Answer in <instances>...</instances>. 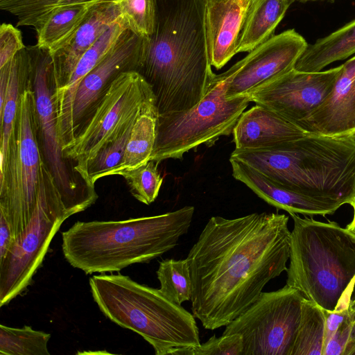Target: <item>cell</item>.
I'll return each mask as SVG.
<instances>
[{"label":"cell","mask_w":355,"mask_h":355,"mask_svg":"<svg viewBox=\"0 0 355 355\" xmlns=\"http://www.w3.org/2000/svg\"><path fill=\"white\" fill-rule=\"evenodd\" d=\"M252 0L207 1L205 26L211 66L223 67L236 54L243 25Z\"/></svg>","instance_id":"obj_20"},{"label":"cell","mask_w":355,"mask_h":355,"mask_svg":"<svg viewBox=\"0 0 355 355\" xmlns=\"http://www.w3.org/2000/svg\"><path fill=\"white\" fill-rule=\"evenodd\" d=\"M349 311L351 314L355 316V297L350 302Z\"/></svg>","instance_id":"obj_41"},{"label":"cell","mask_w":355,"mask_h":355,"mask_svg":"<svg viewBox=\"0 0 355 355\" xmlns=\"http://www.w3.org/2000/svg\"><path fill=\"white\" fill-rule=\"evenodd\" d=\"M243 340L239 334L211 336L196 347L182 348L173 355H242Z\"/></svg>","instance_id":"obj_34"},{"label":"cell","mask_w":355,"mask_h":355,"mask_svg":"<svg viewBox=\"0 0 355 355\" xmlns=\"http://www.w3.org/2000/svg\"><path fill=\"white\" fill-rule=\"evenodd\" d=\"M232 134L236 149H260L300 138L308 132L274 111L256 104L243 112Z\"/></svg>","instance_id":"obj_21"},{"label":"cell","mask_w":355,"mask_h":355,"mask_svg":"<svg viewBox=\"0 0 355 355\" xmlns=\"http://www.w3.org/2000/svg\"><path fill=\"white\" fill-rule=\"evenodd\" d=\"M350 205L353 209V217L352 221L346 226V228L355 234V196Z\"/></svg>","instance_id":"obj_40"},{"label":"cell","mask_w":355,"mask_h":355,"mask_svg":"<svg viewBox=\"0 0 355 355\" xmlns=\"http://www.w3.org/2000/svg\"><path fill=\"white\" fill-rule=\"evenodd\" d=\"M154 103L156 98L151 86L139 72L121 73L72 144L63 150V155L71 162L74 172L85 182L88 162L103 147L133 125L138 116Z\"/></svg>","instance_id":"obj_10"},{"label":"cell","mask_w":355,"mask_h":355,"mask_svg":"<svg viewBox=\"0 0 355 355\" xmlns=\"http://www.w3.org/2000/svg\"><path fill=\"white\" fill-rule=\"evenodd\" d=\"M289 214L293 228L286 285L324 311L349 309L355 286V234L334 221Z\"/></svg>","instance_id":"obj_5"},{"label":"cell","mask_w":355,"mask_h":355,"mask_svg":"<svg viewBox=\"0 0 355 355\" xmlns=\"http://www.w3.org/2000/svg\"><path fill=\"white\" fill-rule=\"evenodd\" d=\"M15 241L16 237L10 224L0 216V258L6 254Z\"/></svg>","instance_id":"obj_38"},{"label":"cell","mask_w":355,"mask_h":355,"mask_svg":"<svg viewBox=\"0 0 355 355\" xmlns=\"http://www.w3.org/2000/svg\"><path fill=\"white\" fill-rule=\"evenodd\" d=\"M128 26L121 17L110 25L81 56L67 85L53 92L58 129L62 150L74 140L72 125L77 89L87 73L105 56Z\"/></svg>","instance_id":"obj_19"},{"label":"cell","mask_w":355,"mask_h":355,"mask_svg":"<svg viewBox=\"0 0 355 355\" xmlns=\"http://www.w3.org/2000/svg\"><path fill=\"white\" fill-rule=\"evenodd\" d=\"M51 334L29 326L15 328L0 325V354L50 355L47 344Z\"/></svg>","instance_id":"obj_28"},{"label":"cell","mask_w":355,"mask_h":355,"mask_svg":"<svg viewBox=\"0 0 355 355\" xmlns=\"http://www.w3.org/2000/svg\"><path fill=\"white\" fill-rule=\"evenodd\" d=\"M94 301L119 326L139 334L156 355H173L200 344L195 317L166 298L159 289L121 275H97L89 279Z\"/></svg>","instance_id":"obj_6"},{"label":"cell","mask_w":355,"mask_h":355,"mask_svg":"<svg viewBox=\"0 0 355 355\" xmlns=\"http://www.w3.org/2000/svg\"><path fill=\"white\" fill-rule=\"evenodd\" d=\"M297 125L308 133L335 137L355 134V56L343 64L324 103Z\"/></svg>","instance_id":"obj_16"},{"label":"cell","mask_w":355,"mask_h":355,"mask_svg":"<svg viewBox=\"0 0 355 355\" xmlns=\"http://www.w3.org/2000/svg\"><path fill=\"white\" fill-rule=\"evenodd\" d=\"M146 38L126 28L105 56L83 79L77 89L73 107L74 139L112 82L123 72L138 71Z\"/></svg>","instance_id":"obj_15"},{"label":"cell","mask_w":355,"mask_h":355,"mask_svg":"<svg viewBox=\"0 0 355 355\" xmlns=\"http://www.w3.org/2000/svg\"><path fill=\"white\" fill-rule=\"evenodd\" d=\"M352 322L353 318L350 313L349 316L324 346L322 355H343L349 338Z\"/></svg>","instance_id":"obj_36"},{"label":"cell","mask_w":355,"mask_h":355,"mask_svg":"<svg viewBox=\"0 0 355 355\" xmlns=\"http://www.w3.org/2000/svg\"><path fill=\"white\" fill-rule=\"evenodd\" d=\"M325 315L324 346L328 343L335 332L349 316V308L333 311H324Z\"/></svg>","instance_id":"obj_37"},{"label":"cell","mask_w":355,"mask_h":355,"mask_svg":"<svg viewBox=\"0 0 355 355\" xmlns=\"http://www.w3.org/2000/svg\"><path fill=\"white\" fill-rule=\"evenodd\" d=\"M43 162L31 80L20 94L8 153L0 163V216L16 239L33 218Z\"/></svg>","instance_id":"obj_8"},{"label":"cell","mask_w":355,"mask_h":355,"mask_svg":"<svg viewBox=\"0 0 355 355\" xmlns=\"http://www.w3.org/2000/svg\"><path fill=\"white\" fill-rule=\"evenodd\" d=\"M324 324V310L304 297L300 322L291 355H322Z\"/></svg>","instance_id":"obj_27"},{"label":"cell","mask_w":355,"mask_h":355,"mask_svg":"<svg viewBox=\"0 0 355 355\" xmlns=\"http://www.w3.org/2000/svg\"><path fill=\"white\" fill-rule=\"evenodd\" d=\"M139 72L151 86L159 115L190 109L204 97L211 70L205 26L207 0H155Z\"/></svg>","instance_id":"obj_2"},{"label":"cell","mask_w":355,"mask_h":355,"mask_svg":"<svg viewBox=\"0 0 355 355\" xmlns=\"http://www.w3.org/2000/svg\"><path fill=\"white\" fill-rule=\"evenodd\" d=\"M288 222L284 214L266 212L210 218L187 257L192 313L205 329L227 326L287 270Z\"/></svg>","instance_id":"obj_1"},{"label":"cell","mask_w":355,"mask_h":355,"mask_svg":"<svg viewBox=\"0 0 355 355\" xmlns=\"http://www.w3.org/2000/svg\"><path fill=\"white\" fill-rule=\"evenodd\" d=\"M156 273L159 290L166 298L178 305L191 301L192 283L187 259H164L159 262Z\"/></svg>","instance_id":"obj_29"},{"label":"cell","mask_w":355,"mask_h":355,"mask_svg":"<svg viewBox=\"0 0 355 355\" xmlns=\"http://www.w3.org/2000/svg\"><path fill=\"white\" fill-rule=\"evenodd\" d=\"M121 17L128 28L136 34L148 37L151 35L156 24L155 0H115Z\"/></svg>","instance_id":"obj_33"},{"label":"cell","mask_w":355,"mask_h":355,"mask_svg":"<svg viewBox=\"0 0 355 355\" xmlns=\"http://www.w3.org/2000/svg\"><path fill=\"white\" fill-rule=\"evenodd\" d=\"M109 0H0V8L17 18V26H33L56 7L83 2Z\"/></svg>","instance_id":"obj_32"},{"label":"cell","mask_w":355,"mask_h":355,"mask_svg":"<svg viewBox=\"0 0 355 355\" xmlns=\"http://www.w3.org/2000/svg\"><path fill=\"white\" fill-rule=\"evenodd\" d=\"M158 118L156 103L150 105L138 116L123 159L110 175H119L122 171L135 168L150 160L157 137Z\"/></svg>","instance_id":"obj_26"},{"label":"cell","mask_w":355,"mask_h":355,"mask_svg":"<svg viewBox=\"0 0 355 355\" xmlns=\"http://www.w3.org/2000/svg\"><path fill=\"white\" fill-rule=\"evenodd\" d=\"M207 1H214V0H207Z\"/></svg>","instance_id":"obj_44"},{"label":"cell","mask_w":355,"mask_h":355,"mask_svg":"<svg viewBox=\"0 0 355 355\" xmlns=\"http://www.w3.org/2000/svg\"><path fill=\"white\" fill-rule=\"evenodd\" d=\"M295 1H302V2H306V1H318V0H295Z\"/></svg>","instance_id":"obj_42"},{"label":"cell","mask_w":355,"mask_h":355,"mask_svg":"<svg viewBox=\"0 0 355 355\" xmlns=\"http://www.w3.org/2000/svg\"><path fill=\"white\" fill-rule=\"evenodd\" d=\"M21 31L10 24L0 26V68L25 49Z\"/></svg>","instance_id":"obj_35"},{"label":"cell","mask_w":355,"mask_h":355,"mask_svg":"<svg viewBox=\"0 0 355 355\" xmlns=\"http://www.w3.org/2000/svg\"><path fill=\"white\" fill-rule=\"evenodd\" d=\"M26 49L32 64L38 139L43 159L67 205L77 214L92 205L98 196L95 189L79 183L77 176L80 177L69 168V161L63 155L53 100L55 77L51 53L37 44Z\"/></svg>","instance_id":"obj_11"},{"label":"cell","mask_w":355,"mask_h":355,"mask_svg":"<svg viewBox=\"0 0 355 355\" xmlns=\"http://www.w3.org/2000/svg\"><path fill=\"white\" fill-rule=\"evenodd\" d=\"M355 53V19L307 46L298 58L295 69L318 72L329 64Z\"/></svg>","instance_id":"obj_24"},{"label":"cell","mask_w":355,"mask_h":355,"mask_svg":"<svg viewBox=\"0 0 355 355\" xmlns=\"http://www.w3.org/2000/svg\"><path fill=\"white\" fill-rule=\"evenodd\" d=\"M352 329L343 355H355V316L352 315Z\"/></svg>","instance_id":"obj_39"},{"label":"cell","mask_w":355,"mask_h":355,"mask_svg":"<svg viewBox=\"0 0 355 355\" xmlns=\"http://www.w3.org/2000/svg\"><path fill=\"white\" fill-rule=\"evenodd\" d=\"M9 81L3 107L0 109L1 161L6 158L18 110L20 94L32 80V64L26 47L7 62Z\"/></svg>","instance_id":"obj_25"},{"label":"cell","mask_w":355,"mask_h":355,"mask_svg":"<svg viewBox=\"0 0 355 355\" xmlns=\"http://www.w3.org/2000/svg\"><path fill=\"white\" fill-rule=\"evenodd\" d=\"M194 207L123 220L76 222L62 232L64 259L86 275L119 272L171 250L187 233Z\"/></svg>","instance_id":"obj_3"},{"label":"cell","mask_w":355,"mask_h":355,"mask_svg":"<svg viewBox=\"0 0 355 355\" xmlns=\"http://www.w3.org/2000/svg\"><path fill=\"white\" fill-rule=\"evenodd\" d=\"M73 214L44 162L33 218L6 254L0 258L1 306L21 295L33 283L53 236L62 223Z\"/></svg>","instance_id":"obj_9"},{"label":"cell","mask_w":355,"mask_h":355,"mask_svg":"<svg viewBox=\"0 0 355 355\" xmlns=\"http://www.w3.org/2000/svg\"><path fill=\"white\" fill-rule=\"evenodd\" d=\"M230 157L297 193L352 202L355 196V139L314 133L260 149H236Z\"/></svg>","instance_id":"obj_4"},{"label":"cell","mask_w":355,"mask_h":355,"mask_svg":"<svg viewBox=\"0 0 355 355\" xmlns=\"http://www.w3.org/2000/svg\"><path fill=\"white\" fill-rule=\"evenodd\" d=\"M134 124L128 127L120 137L103 147L88 162L85 183L89 188L94 189L98 180L110 176L111 172L120 164Z\"/></svg>","instance_id":"obj_30"},{"label":"cell","mask_w":355,"mask_h":355,"mask_svg":"<svg viewBox=\"0 0 355 355\" xmlns=\"http://www.w3.org/2000/svg\"><path fill=\"white\" fill-rule=\"evenodd\" d=\"M308 46L294 29L273 35L235 63L227 97L250 96L263 86L295 69Z\"/></svg>","instance_id":"obj_14"},{"label":"cell","mask_w":355,"mask_h":355,"mask_svg":"<svg viewBox=\"0 0 355 355\" xmlns=\"http://www.w3.org/2000/svg\"><path fill=\"white\" fill-rule=\"evenodd\" d=\"M158 164L156 161L149 160L141 166L119 174L125 180L133 197L147 205L157 198L163 182Z\"/></svg>","instance_id":"obj_31"},{"label":"cell","mask_w":355,"mask_h":355,"mask_svg":"<svg viewBox=\"0 0 355 355\" xmlns=\"http://www.w3.org/2000/svg\"><path fill=\"white\" fill-rule=\"evenodd\" d=\"M120 17L121 12L115 0L98 3L62 44L49 51L53 62L54 91L67 85L81 56Z\"/></svg>","instance_id":"obj_17"},{"label":"cell","mask_w":355,"mask_h":355,"mask_svg":"<svg viewBox=\"0 0 355 355\" xmlns=\"http://www.w3.org/2000/svg\"><path fill=\"white\" fill-rule=\"evenodd\" d=\"M233 177L245 184L259 198L288 214L326 216L333 214L343 205L338 202L309 197L290 190L252 166L230 157Z\"/></svg>","instance_id":"obj_18"},{"label":"cell","mask_w":355,"mask_h":355,"mask_svg":"<svg viewBox=\"0 0 355 355\" xmlns=\"http://www.w3.org/2000/svg\"><path fill=\"white\" fill-rule=\"evenodd\" d=\"M342 69L343 64L318 72L293 69L249 96L251 102L274 111L297 125L324 103Z\"/></svg>","instance_id":"obj_13"},{"label":"cell","mask_w":355,"mask_h":355,"mask_svg":"<svg viewBox=\"0 0 355 355\" xmlns=\"http://www.w3.org/2000/svg\"><path fill=\"white\" fill-rule=\"evenodd\" d=\"M235 72L233 65L215 75L204 97L189 110L159 115L157 137L150 160L182 159L201 144H213L228 136L251 102L249 96L227 97Z\"/></svg>","instance_id":"obj_7"},{"label":"cell","mask_w":355,"mask_h":355,"mask_svg":"<svg viewBox=\"0 0 355 355\" xmlns=\"http://www.w3.org/2000/svg\"><path fill=\"white\" fill-rule=\"evenodd\" d=\"M110 1V0H109ZM76 3L55 8L35 26L37 45L52 51L62 44L87 18L98 3Z\"/></svg>","instance_id":"obj_23"},{"label":"cell","mask_w":355,"mask_h":355,"mask_svg":"<svg viewBox=\"0 0 355 355\" xmlns=\"http://www.w3.org/2000/svg\"><path fill=\"white\" fill-rule=\"evenodd\" d=\"M295 0H252L240 37L236 53L250 52L271 37L286 10Z\"/></svg>","instance_id":"obj_22"},{"label":"cell","mask_w":355,"mask_h":355,"mask_svg":"<svg viewBox=\"0 0 355 355\" xmlns=\"http://www.w3.org/2000/svg\"><path fill=\"white\" fill-rule=\"evenodd\" d=\"M352 137L355 139V134Z\"/></svg>","instance_id":"obj_43"},{"label":"cell","mask_w":355,"mask_h":355,"mask_svg":"<svg viewBox=\"0 0 355 355\" xmlns=\"http://www.w3.org/2000/svg\"><path fill=\"white\" fill-rule=\"evenodd\" d=\"M304 297L285 285L259 298L225 326L222 335L239 334L242 355H291L301 319Z\"/></svg>","instance_id":"obj_12"}]
</instances>
